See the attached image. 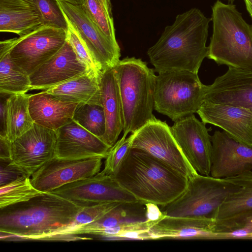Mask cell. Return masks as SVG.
<instances>
[{
	"instance_id": "obj_2",
	"label": "cell",
	"mask_w": 252,
	"mask_h": 252,
	"mask_svg": "<svg viewBox=\"0 0 252 252\" xmlns=\"http://www.w3.org/2000/svg\"><path fill=\"white\" fill-rule=\"evenodd\" d=\"M82 207L50 192L0 209L1 239L42 240L69 226Z\"/></svg>"
},
{
	"instance_id": "obj_12",
	"label": "cell",
	"mask_w": 252,
	"mask_h": 252,
	"mask_svg": "<svg viewBox=\"0 0 252 252\" xmlns=\"http://www.w3.org/2000/svg\"><path fill=\"white\" fill-rule=\"evenodd\" d=\"M66 41V31L42 26L25 35L10 51V58L29 76L59 51Z\"/></svg>"
},
{
	"instance_id": "obj_25",
	"label": "cell",
	"mask_w": 252,
	"mask_h": 252,
	"mask_svg": "<svg viewBox=\"0 0 252 252\" xmlns=\"http://www.w3.org/2000/svg\"><path fill=\"white\" fill-rule=\"evenodd\" d=\"M147 220L145 203L140 201L120 203L100 219L87 224L71 227L69 233L73 235L86 234L91 229Z\"/></svg>"
},
{
	"instance_id": "obj_1",
	"label": "cell",
	"mask_w": 252,
	"mask_h": 252,
	"mask_svg": "<svg viewBox=\"0 0 252 252\" xmlns=\"http://www.w3.org/2000/svg\"><path fill=\"white\" fill-rule=\"evenodd\" d=\"M211 20L196 8L177 15L148 50L155 72L186 70L198 73L208 54L206 41Z\"/></svg>"
},
{
	"instance_id": "obj_3",
	"label": "cell",
	"mask_w": 252,
	"mask_h": 252,
	"mask_svg": "<svg viewBox=\"0 0 252 252\" xmlns=\"http://www.w3.org/2000/svg\"><path fill=\"white\" fill-rule=\"evenodd\" d=\"M139 201L164 207L185 190L188 178L139 149L131 148L114 176Z\"/></svg>"
},
{
	"instance_id": "obj_38",
	"label": "cell",
	"mask_w": 252,
	"mask_h": 252,
	"mask_svg": "<svg viewBox=\"0 0 252 252\" xmlns=\"http://www.w3.org/2000/svg\"><path fill=\"white\" fill-rule=\"evenodd\" d=\"M147 220H160L165 216L159 209V206L152 203H145Z\"/></svg>"
},
{
	"instance_id": "obj_30",
	"label": "cell",
	"mask_w": 252,
	"mask_h": 252,
	"mask_svg": "<svg viewBox=\"0 0 252 252\" xmlns=\"http://www.w3.org/2000/svg\"><path fill=\"white\" fill-rule=\"evenodd\" d=\"M72 120L92 134L101 139L106 131V118L101 105L79 103Z\"/></svg>"
},
{
	"instance_id": "obj_10",
	"label": "cell",
	"mask_w": 252,
	"mask_h": 252,
	"mask_svg": "<svg viewBox=\"0 0 252 252\" xmlns=\"http://www.w3.org/2000/svg\"><path fill=\"white\" fill-rule=\"evenodd\" d=\"M52 192L82 207L106 202H137L113 175L102 171L82 180L64 185Z\"/></svg>"
},
{
	"instance_id": "obj_27",
	"label": "cell",
	"mask_w": 252,
	"mask_h": 252,
	"mask_svg": "<svg viewBox=\"0 0 252 252\" xmlns=\"http://www.w3.org/2000/svg\"><path fill=\"white\" fill-rule=\"evenodd\" d=\"M226 179L240 189L218 208L214 216L216 221L228 220L252 209V170Z\"/></svg>"
},
{
	"instance_id": "obj_31",
	"label": "cell",
	"mask_w": 252,
	"mask_h": 252,
	"mask_svg": "<svg viewBox=\"0 0 252 252\" xmlns=\"http://www.w3.org/2000/svg\"><path fill=\"white\" fill-rule=\"evenodd\" d=\"M82 6L92 20L112 41L117 42L111 0H84Z\"/></svg>"
},
{
	"instance_id": "obj_29",
	"label": "cell",
	"mask_w": 252,
	"mask_h": 252,
	"mask_svg": "<svg viewBox=\"0 0 252 252\" xmlns=\"http://www.w3.org/2000/svg\"><path fill=\"white\" fill-rule=\"evenodd\" d=\"M43 193L33 187L30 177L19 175L14 180L0 186V209L27 201Z\"/></svg>"
},
{
	"instance_id": "obj_20",
	"label": "cell",
	"mask_w": 252,
	"mask_h": 252,
	"mask_svg": "<svg viewBox=\"0 0 252 252\" xmlns=\"http://www.w3.org/2000/svg\"><path fill=\"white\" fill-rule=\"evenodd\" d=\"M216 221L206 217L165 216L149 231L150 240H218Z\"/></svg>"
},
{
	"instance_id": "obj_28",
	"label": "cell",
	"mask_w": 252,
	"mask_h": 252,
	"mask_svg": "<svg viewBox=\"0 0 252 252\" xmlns=\"http://www.w3.org/2000/svg\"><path fill=\"white\" fill-rule=\"evenodd\" d=\"M31 94L10 95L7 101V138L10 142L31 128L34 122L29 109Z\"/></svg>"
},
{
	"instance_id": "obj_5",
	"label": "cell",
	"mask_w": 252,
	"mask_h": 252,
	"mask_svg": "<svg viewBox=\"0 0 252 252\" xmlns=\"http://www.w3.org/2000/svg\"><path fill=\"white\" fill-rule=\"evenodd\" d=\"M122 103V138L157 118L154 109L156 76L141 59L126 57L114 66Z\"/></svg>"
},
{
	"instance_id": "obj_37",
	"label": "cell",
	"mask_w": 252,
	"mask_h": 252,
	"mask_svg": "<svg viewBox=\"0 0 252 252\" xmlns=\"http://www.w3.org/2000/svg\"><path fill=\"white\" fill-rule=\"evenodd\" d=\"M9 95L0 94V137L4 138L7 137V101Z\"/></svg>"
},
{
	"instance_id": "obj_6",
	"label": "cell",
	"mask_w": 252,
	"mask_h": 252,
	"mask_svg": "<svg viewBox=\"0 0 252 252\" xmlns=\"http://www.w3.org/2000/svg\"><path fill=\"white\" fill-rule=\"evenodd\" d=\"M206 85L198 73L171 70L156 76L154 109L175 122L197 113L204 102Z\"/></svg>"
},
{
	"instance_id": "obj_26",
	"label": "cell",
	"mask_w": 252,
	"mask_h": 252,
	"mask_svg": "<svg viewBox=\"0 0 252 252\" xmlns=\"http://www.w3.org/2000/svg\"><path fill=\"white\" fill-rule=\"evenodd\" d=\"M99 81L86 74L45 91L76 102L101 105Z\"/></svg>"
},
{
	"instance_id": "obj_34",
	"label": "cell",
	"mask_w": 252,
	"mask_h": 252,
	"mask_svg": "<svg viewBox=\"0 0 252 252\" xmlns=\"http://www.w3.org/2000/svg\"><path fill=\"white\" fill-rule=\"evenodd\" d=\"M31 0L36 5L39 11L43 26L67 31V19L57 0Z\"/></svg>"
},
{
	"instance_id": "obj_24",
	"label": "cell",
	"mask_w": 252,
	"mask_h": 252,
	"mask_svg": "<svg viewBox=\"0 0 252 252\" xmlns=\"http://www.w3.org/2000/svg\"><path fill=\"white\" fill-rule=\"evenodd\" d=\"M24 37L19 36L0 42V94L11 95L25 94L31 90L29 76L12 61L10 52Z\"/></svg>"
},
{
	"instance_id": "obj_11",
	"label": "cell",
	"mask_w": 252,
	"mask_h": 252,
	"mask_svg": "<svg viewBox=\"0 0 252 252\" xmlns=\"http://www.w3.org/2000/svg\"><path fill=\"white\" fill-rule=\"evenodd\" d=\"M58 1L102 72L114 67L121 57L118 42L110 40L102 32L88 16L82 5L61 0Z\"/></svg>"
},
{
	"instance_id": "obj_41",
	"label": "cell",
	"mask_w": 252,
	"mask_h": 252,
	"mask_svg": "<svg viewBox=\"0 0 252 252\" xmlns=\"http://www.w3.org/2000/svg\"><path fill=\"white\" fill-rule=\"evenodd\" d=\"M248 2L252 6V0H245Z\"/></svg>"
},
{
	"instance_id": "obj_7",
	"label": "cell",
	"mask_w": 252,
	"mask_h": 252,
	"mask_svg": "<svg viewBox=\"0 0 252 252\" xmlns=\"http://www.w3.org/2000/svg\"><path fill=\"white\" fill-rule=\"evenodd\" d=\"M239 189V186L226 179L197 173L188 178L184 192L175 200L161 207V210L166 216L214 219L218 208Z\"/></svg>"
},
{
	"instance_id": "obj_33",
	"label": "cell",
	"mask_w": 252,
	"mask_h": 252,
	"mask_svg": "<svg viewBox=\"0 0 252 252\" xmlns=\"http://www.w3.org/2000/svg\"><path fill=\"white\" fill-rule=\"evenodd\" d=\"M66 19L68 22L66 41L71 45L78 60L86 67L88 74L100 80L102 73L101 70L75 28L67 17Z\"/></svg>"
},
{
	"instance_id": "obj_39",
	"label": "cell",
	"mask_w": 252,
	"mask_h": 252,
	"mask_svg": "<svg viewBox=\"0 0 252 252\" xmlns=\"http://www.w3.org/2000/svg\"><path fill=\"white\" fill-rule=\"evenodd\" d=\"M66 1L75 4L82 5L84 0H58Z\"/></svg>"
},
{
	"instance_id": "obj_35",
	"label": "cell",
	"mask_w": 252,
	"mask_h": 252,
	"mask_svg": "<svg viewBox=\"0 0 252 252\" xmlns=\"http://www.w3.org/2000/svg\"><path fill=\"white\" fill-rule=\"evenodd\" d=\"M135 132L125 139L121 138L110 149L104 163L102 171L108 175L114 176L131 149Z\"/></svg>"
},
{
	"instance_id": "obj_9",
	"label": "cell",
	"mask_w": 252,
	"mask_h": 252,
	"mask_svg": "<svg viewBox=\"0 0 252 252\" xmlns=\"http://www.w3.org/2000/svg\"><path fill=\"white\" fill-rule=\"evenodd\" d=\"M131 148L142 150L186 176L198 173L183 155L165 122H150L135 132Z\"/></svg>"
},
{
	"instance_id": "obj_22",
	"label": "cell",
	"mask_w": 252,
	"mask_h": 252,
	"mask_svg": "<svg viewBox=\"0 0 252 252\" xmlns=\"http://www.w3.org/2000/svg\"><path fill=\"white\" fill-rule=\"evenodd\" d=\"M99 85L106 126L101 139L111 148L117 141L124 127L122 103L114 67L102 72Z\"/></svg>"
},
{
	"instance_id": "obj_14",
	"label": "cell",
	"mask_w": 252,
	"mask_h": 252,
	"mask_svg": "<svg viewBox=\"0 0 252 252\" xmlns=\"http://www.w3.org/2000/svg\"><path fill=\"white\" fill-rule=\"evenodd\" d=\"M102 158L62 160L53 157L35 171L31 181L43 192H50L62 186L92 177L100 172Z\"/></svg>"
},
{
	"instance_id": "obj_8",
	"label": "cell",
	"mask_w": 252,
	"mask_h": 252,
	"mask_svg": "<svg viewBox=\"0 0 252 252\" xmlns=\"http://www.w3.org/2000/svg\"><path fill=\"white\" fill-rule=\"evenodd\" d=\"M56 132L34 124L32 127L11 142L6 165L30 177L54 156Z\"/></svg>"
},
{
	"instance_id": "obj_32",
	"label": "cell",
	"mask_w": 252,
	"mask_h": 252,
	"mask_svg": "<svg viewBox=\"0 0 252 252\" xmlns=\"http://www.w3.org/2000/svg\"><path fill=\"white\" fill-rule=\"evenodd\" d=\"M215 221L218 240L246 239L252 234V209L231 219Z\"/></svg>"
},
{
	"instance_id": "obj_36",
	"label": "cell",
	"mask_w": 252,
	"mask_h": 252,
	"mask_svg": "<svg viewBox=\"0 0 252 252\" xmlns=\"http://www.w3.org/2000/svg\"><path fill=\"white\" fill-rule=\"evenodd\" d=\"M121 202H106L83 207L73 222L67 227H73L94 221Z\"/></svg>"
},
{
	"instance_id": "obj_15",
	"label": "cell",
	"mask_w": 252,
	"mask_h": 252,
	"mask_svg": "<svg viewBox=\"0 0 252 252\" xmlns=\"http://www.w3.org/2000/svg\"><path fill=\"white\" fill-rule=\"evenodd\" d=\"M55 132L54 157L57 159L74 160L94 158H105L111 148L73 120Z\"/></svg>"
},
{
	"instance_id": "obj_4",
	"label": "cell",
	"mask_w": 252,
	"mask_h": 252,
	"mask_svg": "<svg viewBox=\"0 0 252 252\" xmlns=\"http://www.w3.org/2000/svg\"><path fill=\"white\" fill-rule=\"evenodd\" d=\"M213 33L207 58L218 64L252 70V25L235 5L217 0L212 7Z\"/></svg>"
},
{
	"instance_id": "obj_17",
	"label": "cell",
	"mask_w": 252,
	"mask_h": 252,
	"mask_svg": "<svg viewBox=\"0 0 252 252\" xmlns=\"http://www.w3.org/2000/svg\"><path fill=\"white\" fill-rule=\"evenodd\" d=\"M202 121L221 128L229 136L252 147V112L234 105L204 101L197 111Z\"/></svg>"
},
{
	"instance_id": "obj_40",
	"label": "cell",
	"mask_w": 252,
	"mask_h": 252,
	"mask_svg": "<svg viewBox=\"0 0 252 252\" xmlns=\"http://www.w3.org/2000/svg\"><path fill=\"white\" fill-rule=\"evenodd\" d=\"M246 239H252V234L249 235L247 238H246Z\"/></svg>"
},
{
	"instance_id": "obj_19",
	"label": "cell",
	"mask_w": 252,
	"mask_h": 252,
	"mask_svg": "<svg viewBox=\"0 0 252 252\" xmlns=\"http://www.w3.org/2000/svg\"><path fill=\"white\" fill-rule=\"evenodd\" d=\"M243 107L252 112V70L228 67L206 85L204 102Z\"/></svg>"
},
{
	"instance_id": "obj_21",
	"label": "cell",
	"mask_w": 252,
	"mask_h": 252,
	"mask_svg": "<svg viewBox=\"0 0 252 252\" xmlns=\"http://www.w3.org/2000/svg\"><path fill=\"white\" fill-rule=\"evenodd\" d=\"M79 103L44 90L31 94L29 109L34 123L56 131L72 120Z\"/></svg>"
},
{
	"instance_id": "obj_16",
	"label": "cell",
	"mask_w": 252,
	"mask_h": 252,
	"mask_svg": "<svg viewBox=\"0 0 252 252\" xmlns=\"http://www.w3.org/2000/svg\"><path fill=\"white\" fill-rule=\"evenodd\" d=\"M211 141L210 176L227 179L252 170V147L238 142L223 131L216 130Z\"/></svg>"
},
{
	"instance_id": "obj_18",
	"label": "cell",
	"mask_w": 252,
	"mask_h": 252,
	"mask_svg": "<svg viewBox=\"0 0 252 252\" xmlns=\"http://www.w3.org/2000/svg\"><path fill=\"white\" fill-rule=\"evenodd\" d=\"M86 74V67L66 41L59 51L29 75L31 90H48Z\"/></svg>"
},
{
	"instance_id": "obj_13",
	"label": "cell",
	"mask_w": 252,
	"mask_h": 252,
	"mask_svg": "<svg viewBox=\"0 0 252 252\" xmlns=\"http://www.w3.org/2000/svg\"><path fill=\"white\" fill-rule=\"evenodd\" d=\"M170 129L192 168L201 175L210 176L213 146L206 124L193 114L174 122Z\"/></svg>"
},
{
	"instance_id": "obj_23",
	"label": "cell",
	"mask_w": 252,
	"mask_h": 252,
	"mask_svg": "<svg viewBox=\"0 0 252 252\" xmlns=\"http://www.w3.org/2000/svg\"><path fill=\"white\" fill-rule=\"evenodd\" d=\"M43 26L41 15L31 0H0V32L19 36Z\"/></svg>"
},
{
	"instance_id": "obj_42",
	"label": "cell",
	"mask_w": 252,
	"mask_h": 252,
	"mask_svg": "<svg viewBox=\"0 0 252 252\" xmlns=\"http://www.w3.org/2000/svg\"><path fill=\"white\" fill-rule=\"evenodd\" d=\"M250 16H251V18H252V12L251 13V15H250Z\"/></svg>"
}]
</instances>
